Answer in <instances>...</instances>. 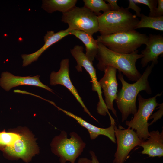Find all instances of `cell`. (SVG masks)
Masks as SVG:
<instances>
[{
	"label": "cell",
	"instance_id": "10",
	"mask_svg": "<svg viewBox=\"0 0 163 163\" xmlns=\"http://www.w3.org/2000/svg\"><path fill=\"white\" fill-rule=\"evenodd\" d=\"M115 135L117 148L114 155L113 163H124L131 150L139 146L143 141L141 140L136 133L132 129H125L120 126L114 127Z\"/></svg>",
	"mask_w": 163,
	"mask_h": 163
},
{
	"label": "cell",
	"instance_id": "15",
	"mask_svg": "<svg viewBox=\"0 0 163 163\" xmlns=\"http://www.w3.org/2000/svg\"><path fill=\"white\" fill-rule=\"evenodd\" d=\"M146 44L145 48L141 51L143 56L141 58V63L144 68L150 62L155 65L158 62V56L163 53V36L162 35L150 34Z\"/></svg>",
	"mask_w": 163,
	"mask_h": 163
},
{
	"label": "cell",
	"instance_id": "28",
	"mask_svg": "<svg viewBox=\"0 0 163 163\" xmlns=\"http://www.w3.org/2000/svg\"><path fill=\"white\" fill-rule=\"evenodd\" d=\"M104 1L108 2L110 7L111 11L118 10L121 8V7H119L117 5V0H106Z\"/></svg>",
	"mask_w": 163,
	"mask_h": 163
},
{
	"label": "cell",
	"instance_id": "25",
	"mask_svg": "<svg viewBox=\"0 0 163 163\" xmlns=\"http://www.w3.org/2000/svg\"><path fill=\"white\" fill-rule=\"evenodd\" d=\"M159 106L158 108L159 110L153 114H152L149 117V119L153 118V120L149 123V125H152L158 119H160L163 115V103L159 105Z\"/></svg>",
	"mask_w": 163,
	"mask_h": 163
},
{
	"label": "cell",
	"instance_id": "27",
	"mask_svg": "<svg viewBox=\"0 0 163 163\" xmlns=\"http://www.w3.org/2000/svg\"><path fill=\"white\" fill-rule=\"evenodd\" d=\"M158 6L157 7L155 17H159L163 15V0H157Z\"/></svg>",
	"mask_w": 163,
	"mask_h": 163
},
{
	"label": "cell",
	"instance_id": "3",
	"mask_svg": "<svg viewBox=\"0 0 163 163\" xmlns=\"http://www.w3.org/2000/svg\"><path fill=\"white\" fill-rule=\"evenodd\" d=\"M98 31L106 35L135 29L139 20L127 8L110 11L97 16Z\"/></svg>",
	"mask_w": 163,
	"mask_h": 163
},
{
	"label": "cell",
	"instance_id": "16",
	"mask_svg": "<svg viewBox=\"0 0 163 163\" xmlns=\"http://www.w3.org/2000/svg\"><path fill=\"white\" fill-rule=\"evenodd\" d=\"M69 35H70V33L67 29L56 33L53 31H48L44 37L45 43L41 48L32 53L21 55L23 60V66H26L37 60L42 53L51 46Z\"/></svg>",
	"mask_w": 163,
	"mask_h": 163
},
{
	"label": "cell",
	"instance_id": "24",
	"mask_svg": "<svg viewBox=\"0 0 163 163\" xmlns=\"http://www.w3.org/2000/svg\"><path fill=\"white\" fill-rule=\"evenodd\" d=\"M89 153L91 155V160L86 158H80L77 163H100L94 152L91 151Z\"/></svg>",
	"mask_w": 163,
	"mask_h": 163
},
{
	"label": "cell",
	"instance_id": "6",
	"mask_svg": "<svg viewBox=\"0 0 163 163\" xmlns=\"http://www.w3.org/2000/svg\"><path fill=\"white\" fill-rule=\"evenodd\" d=\"M162 93L148 98H145L138 94V109L134 117L130 121H126L125 124L128 128L136 130L138 136L142 140H146L149 136V132L148 122L150 117L156 107L159 106L156 98L161 96Z\"/></svg>",
	"mask_w": 163,
	"mask_h": 163
},
{
	"label": "cell",
	"instance_id": "22",
	"mask_svg": "<svg viewBox=\"0 0 163 163\" xmlns=\"http://www.w3.org/2000/svg\"><path fill=\"white\" fill-rule=\"evenodd\" d=\"M19 133L3 131L0 132V148L12 145L18 138Z\"/></svg>",
	"mask_w": 163,
	"mask_h": 163
},
{
	"label": "cell",
	"instance_id": "19",
	"mask_svg": "<svg viewBox=\"0 0 163 163\" xmlns=\"http://www.w3.org/2000/svg\"><path fill=\"white\" fill-rule=\"evenodd\" d=\"M77 0H43L41 7L49 13L58 11L66 12L75 6Z\"/></svg>",
	"mask_w": 163,
	"mask_h": 163
},
{
	"label": "cell",
	"instance_id": "7",
	"mask_svg": "<svg viewBox=\"0 0 163 163\" xmlns=\"http://www.w3.org/2000/svg\"><path fill=\"white\" fill-rule=\"evenodd\" d=\"M61 21L68 24V30L82 31L92 36L98 31L97 16L84 7L75 6L62 13Z\"/></svg>",
	"mask_w": 163,
	"mask_h": 163
},
{
	"label": "cell",
	"instance_id": "20",
	"mask_svg": "<svg viewBox=\"0 0 163 163\" xmlns=\"http://www.w3.org/2000/svg\"><path fill=\"white\" fill-rule=\"evenodd\" d=\"M141 19L136 25L135 29L148 28L163 31V16L159 17H152L141 14Z\"/></svg>",
	"mask_w": 163,
	"mask_h": 163
},
{
	"label": "cell",
	"instance_id": "2",
	"mask_svg": "<svg viewBox=\"0 0 163 163\" xmlns=\"http://www.w3.org/2000/svg\"><path fill=\"white\" fill-rule=\"evenodd\" d=\"M98 51L95 58L98 61V69L104 71L108 66H112L122 72L129 80L136 82L142 76L137 69L136 62L143 56L138 54V50L129 54H121L111 50L97 42Z\"/></svg>",
	"mask_w": 163,
	"mask_h": 163
},
{
	"label": "cell",
	"instance_id": "26",
	"mask_svg": "<svg viewBox=\"0 0 163 163\" xmlns=\"http://www.w3.org/2000/svg\"><path fill=\"white\" fill-rule=\"evenodd\" d=\"M129 3L128 7L127 8L128 9H131L134 10L136 12V17H141V8L140 7L136 5L133 1V0H129Z\"/></svg>",
	"mask_w": 163,
	"mask_h": 163
},
{
	"label": "cell",
	"instance_id": "14",
	"mask_svg": "<svg viewBox=\"0 0 163 163\" xmlns=\"http://www.w3.org/2000/svg\"><path fill=\"white\" fill-rule=\"evenodd\" d=\"M50 103L56 107L59 110L75 119L81 126L86 128L88 131L91 140L95 139L100 135L105 136L109 138L114 143H116L114 127L115 120L110 121V126L106 128L97 127L86 122L81 117L72 113L64 110L57 106L53 102Z\"/></svg>",
	"mask_w": 163,
	"mask_h": 163
},
{
	"label": "cell",
	"instance_id": "23",
	"mask_svg": "<svg viewBox=\"0 0 163 163\" xmlns=\"http://www.w3.org/2000/svg\"><path fill=\"white\" fill-rule=\"evenodd\" d=\"M136 3L142 4L147 5L149 9L148 16L155 17L157 7L158 1L157 0H133Z\"/></svg>",
	"mask_w": 163,
	"mask_h": 163
},
{
	"label": "cell",
	"instance_id": "17",
	"mask_svg": "<svg viewBox=\"0 0 163 163\" xmlns=\"http://www.w3.org/2000/svg\"><path fill=\"white\" fill-rule=\"evenodd\" d=\"M143 148L140 152L143 154L148 155L149 157L163 156V130L160 133L158 130L149 132V137L139 145Z\"/></svg>",
	"mask_w": 163,
	"mask_h": 163
},
{
	"label": "cell",
	"instance_id": "9",
	"mask_svg": "<svg viewBox=\"0 0 163 163\" xmlns=\"http://www.w3.org/2000/svg\"><path fill=\"white\" fill-rule=\"evenodd\" d=\"M18 138L9 146L0 148L4 156L10 159L21 158L26 162H30L37 153V147L32 137L27 133H19Z\"/></svg>",
	"mask_w": 163,
	"mask_h": 163
},
{
	"label": "cell",
	"instance_id": "13",
	"mask_svg": "<svg viewBox=\"0 0 163 163\" xmlns=\"http://www.w3.org/2000/svg\"><path fill=\"white\" fill-rule=\"evenodd\" d=\"M40 77L39 75L33 77L16 76L7 71L3 72L1 75L0 86L7 91L13 87L27 85L40 87L53 92L52 89L40 81Z\"/></svg>",
	"mask_w": 163,
	"mask_h": 163
},
{
	"label": "cell",
	"instance_id": "18",
	"mask_svg": "<svg viewBox=\"0 0 163 163\" xmlns=\"http://www.w3.org/2000/svg\"><path fill=\"white\" fill-rule=\"evenodd\" d=\"M68 30L70 35L75 36L83 43L85 46V55L89 61L92 62L95 58L98 51L96 40L93 36L85 32L74 30Z\"/></svg>",
	"mask_w": 163,
	"mask_h": 163
},
{
	"label": "cell",
	"instance_id": "12",
	"mask_svg": "<svg viewBox=\"0 0 163 163\" xmlns=\"http://www.w3.org/2000/svg\"><path fill=\"white\" fill-rule=\"evenodd\" d=\"M117 70L114 67L107 66L104 70V75L98 82L101 89L103 91L105 97L104 102L107 108L111 110L117 118V111L113 104L118 92V84L116 76Z\"/></svg>",
	"mask_w": 163,
	"mask_h": 163
},
{
	"label": "cell",
	"instance_id": "5",
	"mask_svg": "<svg viewBox=\"0 0 163 163\" xmlns=\"http://www.w3.org/2000/svg\"><path fill=\"white\" fill-rule=\"evenodd\" d=\"M70 135V138H68L67 133L62 131L54 138L51 143L52 151L59 157L60 163L67 161L75 163L85 146V143L76 133L73 132Z\"/></svg>",
	"mask_w": 163,
	"mask_h": 163
},
{
	"label": "cell",
	"instance_id": "21",
	"mask_svg": "<svg viewBox=\"0 0 163 163\" xmlns=\"http://www.w3.org/2000/svg\"><path fill=\"white\" fill-rule=\"evenodd\" d=\"M84 7L89 9L97 16L101 15L102 13L100 11L105 12L111 11L109 4L106 3L103 0H83Z\"/></svg>",
	"mask_w": 163,
	"mask_h": 163
},
{
	"label": "cell",
	"instance_id": "4",
	"mask_svg": "<svg viewBox=\"0 0 163 163\" xmlns=\"http://www.w3.org/2000/svg\"><path fill=\"white\" fill-rule=\"evenodd\" d=\"M149 37L135 30L106 35H99L96 39L114 52L129 54L137 50L143 44L146 45Z\"/></svg>",
	"mask_w": 163,
	"mask_h": 163
},
{
	"label": "cell",
	"instance_id": "11",
	"mask_svg": "<svg viewBox=\"0 0 163 163\" xmlns=\"http://www.w3.org/2000/svg\"><path fill=\"white\" fill-rule=\"evenodd\" d=\"M69 59H62L60 63V68L57 72H52L50 75V84L52 86L59 84L67 88L73 94L80 104L84 111L95 120L98 122L90 113L85 105L77 90L73 85L69 76Z\"/></svg>",
	"mask_w": 163,
	"mask_h": 163
},
{
	"label": "cell",
	"instance_id": "1",
	"mask_svg": "<svg viewBox=\"0 0 163 163\" xmlns=\"http://www.w3.org/2000/svg\"><path fill=\"white\" fill-rule=\"evenodd\" d=\"M154 65L153 62L150 66L148 65L140 78L132 84L127 82L123 75L119 72L118 78L121 82L122 87L117 93L115 100L117 108L121 113L122 122L126 120L130 115H134L136 113V99L140 92L144 91L148 94H152L148 77Z\"/></svg>",
	"mask_w": 163,
	"mask_h": 163
},
{
	"label": "cell",
	"instance_id": "8",
	"mask_svg": "<svg viewBox=\"0 0 163 163\" xmlns=\"http://www.w3.org/2000/svg\"><path fill=\"white\" fill-rule=\"evenodd\" d=\"M70 51L77 62V65L75 68L77 71L78 72H82V67H83L90 75L92 83V90L97 92L99 97V101L97 108V113L102 116H105L107 113L109 116L110 115L102 96V92L97 80L96 69L93 66V62L89 61L83 52V47L76 45L71 49Z\"/></svg>",
	"mask_w": 163,
	"mask_h": 163
}]
</instances>
